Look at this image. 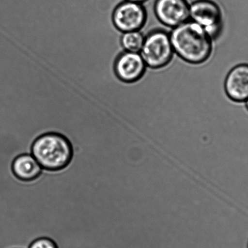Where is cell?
Listing matches in <instances>:
<instances>
[{"label":"cell","instance_id":"cell-1","mask_svg":"<svg viewBox=\"0 0 248 248\" xmlns=\"http://www.w3.org/2000/svg\"><path fill=\"white\" fill-rule=\"evenodd\" d=\"M170 35L174 52L185 62L201 64L211 56V38L193 21L188 20L173 28Z\"/></svg>","mask_w":248,"mask_h":248},{"label":"cell","instance_id":"cell-2","mask_svg":"<svg viewBox=\"0 0 248 248\" xmlns=\"http://www.w3.org/2000/svg\"><path fill=\"white\" fill-rule=\"evenodd\" d=\"M31 154L43 170L57 171L69 165L74 150L71 141L64 135L57 132H47L33 141Z\"/></svg>","mask_w":248,"mask_h":248},{"label":"cell","instance_id":"cell-3","mask_svg":"<svg viewBox=\"0 0 248 248\" xmlns=\"http://www.w3.org/2000/svg\"><path fill=\"white\" fill-rule=\"evenodd\" d=\"M170 35L163 30H155L144 38L140 54L146 66L152 69L165 67L174 55Z\"/></svg>","mask_w":248,"mask_h":248},{"label":"cell","instance_id":"cell-4","mask_svg":"<svg viewBox=\"0 0 248 248\" xmlns=\"http://www.w3.org/2000/svg\"><path fill=\"white\" fill-rule=\"evenodd\" d=\"M221 15L220 7L211 0H197L189 5L190 20L203 28L212 40L222 30Z\"/></svg>","mask_w":248,"mask_h":248},{"label":"cell","instance_id":"cell-5","mask_svg":"<svg viewBox=\"0 0 248 248\" xmlns=\"http://www.w3.org/2000/svg\"><path fill=\"white\" fill-rule=\"evenodd\" d=\"M147 18L146 12L141 4L126 1L115 8L112 16V23L122 32L140 31Z\"/></svg>","mask_w":248,"mask_h":248},{"label":"cell","instance_id":"cell-6","mask_svg":"<svg viewBox=\"0 0 248 248\" xmlns=\"http://www.w3.org/2000/svg\"><path fill=\"white\" fill-rule=\"evenodd\" d=\"M154 12L163 25L175 28L189 19V4L186 0H156Z\"/></svg>","mask_w":248,"mask_h":248},{"label":"cell","instance_id":"cell-7","mask_svg":"<svg viewBox=\"0 0 248 248\" xmlns=\"http://www.w3.org/2000/svg\"><path fill=\"white\" fill-rule=\"evenodd\" d=\"M146 65L140 53L125 51L115 60L114 72L124 83H134L143 77Z\"/></svg>","mask_w":248,"mask_h":248},{"label":"cell","instance_id":"cell-8","mask_svg":"<svg viewBox=\"0 0 248 248\" xmlns=\"http://www.w3.org/2000/svg\"><path fill=\"white\" fill-rule=\"evenodd\" d=\"M226 94L233 102H245L248 98V64H240L229 72L225 83Z\"/></svg>","mask_w":248,"mask_h":248},{"label":"cell","instance_id":"cell-9","mask_svg":"<svg viewBox=\"0 0 248 248\" xmlns=\"http://www.w3.org/2000/svg\"><path fill=\"white\" fill-rule=\"evenodd\" d=\"M12 170L16 179L22 182H32L42 174V168L31 154H21L14 159Z\"/></svg>","mask_w":248,"mask_h":248},{"label":"cell","instance_id":"cell-10","mask_svg":"<svg viewBox=\"0 0 248 248\" xmlns=\"http://www.w3.org/2000/svg\"><path fill=\"white\" fill-rule=\"evenodd\" d=\"M144 38L143 33L139 31H129L123 33L120 43L125 51L140 53Z\"/></svg>","mask_w":248,"mask_h":248},{"label":"cell","instance_id":"cell-11","mask_svg":"<svg viewBox=\"0 0 248 248\" xmlns=\"http://www.w3.org/2000/svg\"><path fill=\"white\" fill-rule=\"evenodd\" d=\"M28 248H59V245L52 238L40 237L33 240L29 244Z\"/></svg>","mask_w":248,"mask_h":248},{"label":"cell","instance_id":"cell-12","mask_svg":"<svg viewBox=\"0 0 248 248\" xmlns=\"http://www.w3.org/2000/svg\"><path fill=\"white\" fill-rule=\"evenodd\" d=\"M126 1L134 2V3L142 4L146 2L147 0H126Z\"/></svg>","mask_w":248,"mask_h":248},{"label":"cell","instance_id":"cell-13","mask_svg":"<svg viewBox=\"0 0 248 248\" xmlns=\"http://www.w3.org/2000/svg\"><path fill=\"white\" fill-rule=\"evenodd\" d=\"M245 103H246V107H247V108L248 110V98H247V100L245 101Z\"/></svg>","mask_w":248,"mask_h":248},{"label":"cell","instance_id":"cell-14","mask_svg":"<svg viewBox=\"0 0 248 248\" xmlns=\"http://www.w3.org/2000/svg\"></svg>","mask_w":248,"mask_h":248}]
</instances>
